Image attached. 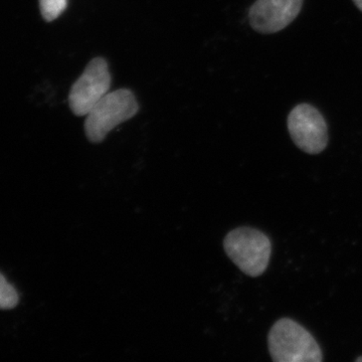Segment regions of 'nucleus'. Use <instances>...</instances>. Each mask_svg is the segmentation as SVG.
I'll list each match as a JSON object with an SVG mask.
<instances>
[{"label": "nucleus", "instance_id": "1", "mask_svg": "<svg viewBox=\"0 0 362 362\" xmlns=\"http://www.w3.org/2000/svg\"><path fill=\"white\" fill-rule=\"evenodd\" d=\"M272 361L275 362H320L322 350L308 330L290 318L272 326L268 335Z\"/></svg>", "mask_w": 362, "mask_h": 362}, {"label": "nucleus", "instance_id": "2", "mask_svg": "<svg viewBox=\"0 0 362 362\" xmlns=\"http://www.w3.org/2000/svg\"><path fill=\"white\" fill-rule=\"evenodd\" d=\"M223 247L233 263L250 277H259L268 268L272 244L261 230L247 226L235 228L226 235Z\"/></svg>", "mask_w": 362, "mask_h": 362}, {"label": "nucleus", "instance_id": "3", "mask_svg": "<svg viewBox=\"0 0 362 362\" xmlns=\"http://www.w3.org/2000/svg\"><path fill=\"white\" fill-rule=\"evenodd\" d=\"M137 101L129 90H117L105 95L89 112L85 132L92 143L103 141L110 131L137 114Z\"/></svg>", "mask_w": 362, "mask_h": 362}, {"label": "nucleus", "instance_id": "4", "mask_svg": "<svg viewBox=\"0 0 362 362\" xmlns=\"http://www.w3.org/2000/svg\"><path fill=\"white\" fill-rule=\"evenodd\" d=\"M287 126L293 142L302 151L319 154L327 147V123L320 111L312 105L295 106L288 115Z\"/></svg>", "mask_w": 362, "mask_h": 362}, {"label": "nucleus", "instance_id": "5", "mask_svg": "<svg viewBox=\"0 0 362 362\" xmlns=\"http://www.w3.org/2000/svg\"><path fill=\"white\" fill-rule=\"evenodd\" d=\"M111 75L108 64L102 58L90 62L84 73L73 85L69 96L71 110L77 116H87L89 112L108 94Z\"/></svg>", "mask_w": 362, "mask_h": 362}, {"label": "nucleus", "instance_id": "6", "mask_svg": "<svg viewBox=\"0 0 362 362\" xmlns=\"http://www.w3.org/2000/svg\"><path fill=\"white\" fill-rule=\"evenodd\" d=\"M304 0H257L249 11L252 30L272 35L284 30L296 20Z\"/></svg>", "mask_w": 362, "mask_h": 362}, {"label": "nucleus", "instance_id": "7", "mask_svg": "<svg viewBox=\"0 0 362 362\" xmlns=\"http://www.w3.org/2000/svg\"><path fill=\"white\" fill-rule=\"evenodd\" d=\"M18 303V294L13 286L0 274V309H13Z\"/></svg>", "mask_w": 362, "mask_h": 362}, {"label": "nucleus", "instance_id": "8", "mask_svg": "<svg viewBox=\"0 0 362 362\" xmlns=\"http://www.w3.org/2000/svg\"><path fill=\"white\" fill-rule=\"evenodd\" d=\"M40 6L45 20L52 21L65 11L66 0H40Z\"/></svg>", "mask_w": 362, "mask_h": 362}, {"label": "nucleus", "instance_id": "9", "mask_svg": "<svg viewBox=\"0 0 362 362\" xmlns=\"http://www.w3.org/2000/svg\"><path fill=\"white\" fill-rule=\"evenodd\" d=\"M352 1L354 2V4H356L357 8L362 11V0H352Z\"/></svg>", "mask_w": 362, "mask_h": 362}, {"label": "nucleus", "instance_id": "10", "mask_svg": "<svg viewBox=\"0 0 362 362\" xmlns=\"http://www.w3.org/2000/svg\"><path fill=\"white\" fill-rule=\"evenodd\" d=\"M356 361H357V362L362 361V356L358 357V358H356Z\"/></svg>", "mask_w": 362, "mask_h": 362}]
</instances>
